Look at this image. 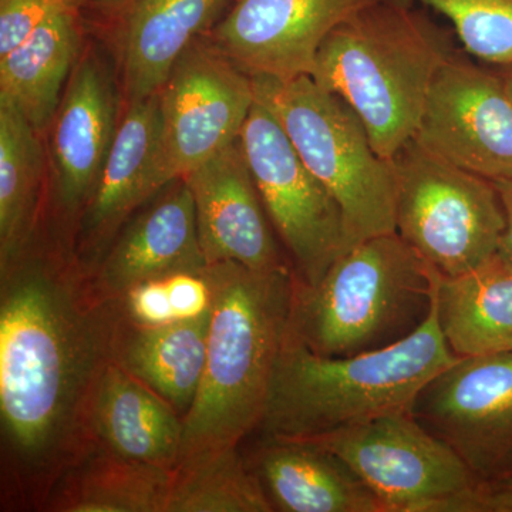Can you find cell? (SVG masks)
I'll return each instance as SVG.
<instances>
[{
  "label": "cell",
  "mask_w": 512,
  "mask_h": 512,
  "mask_svg": "<svg viewBox=\"0 0 512 512\" xmlns=\"http://www.w3.org/2000/svg\"><path fill=\"white\" fill-rule=\"evenodd\" d=\"M210 323L211 311L157 328L128 325L120 316L113 362L185 417L204 377Z\"/></svg>",
  "instance_id": "44dd1931"
},
{
  "label": "cell",
  "mask_w": 512,
  "mask_h": 512,
  "mask_svg": "<svg viewBox=\"0 0 512 512\" xmlns=\"http://www.w3.org/2000/svg\"><path fill=\"white\" fill-rule=\"evenodd\" d=\"M498 70L503 74L505 87H507L508 94H510L512 99V63L508 64V66L498 67Z\"/></svg>",
  "instance_id": "1f68e13d"
},
{
  "label": "cell",
  "mask_w": 512,
  "mask_h": 512,
  "mask_svg": "<svg viewBox=\"0 0 512 512\" xmlns=\"http://www.w3.org/2000/svg\"><path fill=\"white\" fill-rule=\"evenodd\" d=\"M439 275L397 232L365 239L318 284L296 278L289 333L323 357L387 348L429 318Z\"/></svg>",
  "instance_id": "5b68a950"
},
{
  "label": "cell",
  "mask_w": 512,
  "mask_h": 512,
  "mask_svg": "<svg viewBox=\"0 0 512 512\" xmlns=\"http://www.w3.org/2000/svg\"><path fill=\"white\" fill-rule=\"evenodd\" d=\"M437 318L458 357L512 352V265L495 254L467 274L440 275Z\"/></svg>",
  "instance_id": "cb8c5ba5"
},
{
  "label": "cell",
  "mask_w": 512,
  "mask_h": 512,
  "mask_svg": "<svg viewBox=\"0 0 512 512\" xmlns=\"http://www.w3.org/2000/svg\"><path fill=\"white\" fill-rule=\"evenodd\" d=\"M420 3L453 26L464 52L488 66L512 63V0H402Z\"/></svg>",
  "instance_id": "83f0119b"
},
{
  "label": "cell",
  "mask_w": 512,
  "mask_h": 512,
  "mask_svg": "<svg viewBox=\"0 0 512 512\" xmlns=\"http://www.w3.org/2000/svg\"><path fill=\"white\" fill-rule=\"evenodd\" d=\"M120 94L101 50L80 56L49 130L53 202L63 220L79 222L119 130Z\"/></svg>",
  "instance_id": "4fadbf2b"
},
{
  "label": "cell",
  "mask_w": 512,
  "mask_h": 512,
  "mask_svg": "<svg viewBox=\"0 0 512 512\" xmlns=\"http://www.w3.org/2000/svg\"><path fill=\"white\" fill-rule=\"evenodd\" d=\"M457 359L441 332L437 291L416 332L375 352L319 356L288 330L258 430L261 437L309 439L412 412L420 390Z\"/></svg>",
  "instance_id": "3957f363"
},
{
  "label": "cell",
  "mask_w": 512,
  "mask_h": 512,
  "mask_svg": "<svg viewBox=\"0 0 512 512\" xmlns=\"http://www.w3.org/2000/svg\"><path fill=\"white\" fill-rule=\"evenodd\" d=\"M160 96L127 101L90 201L77 222L76 262H99L131 215L165 185L158 171Z\"/></svg>",
  "instance_id": "e0dca14e"
},
{
  "label": "cell",
  "mask_w": 512,
  "mask_h": 512,
  "mask_svg": "<svg viewBox=\"0 0 512 512\" xmlns=\"http://www.w3.org/2000/svg\"><path fill=\"white\" fill-rule=\"evenodd\" d=\"M414 138L470 173L512 181V99L498 67L454 50L434 77Z\"/></svg>",
  "instance_id": "7c38bea8"
},
{
  "label": "cell",
  "mask_w": 512,
  "mask_h": 512,
  "mask_svg": "<svg viewBox=\"0 0 512 512\" xmlns=\"http://www.w3.org/2000/svg\"><path fill=\"white\" fill-rule=\"evenodd\" d=\"M0 278L3 463L20 497L43 505L93 446L90 410L113 360L120 312L77 262L32 248Z\"/></svg>",
  "instance_id": "6da1fadb"
},
{
  "label": "cell",
  "mask_w": 512,
  "mask_h": 512,
  "mask_svg": "<svg viewBox=\"0 0 512 512\" xmlns=\"http://www.w3.org/2000/svg\"><path fill=\"white\" fill-rule=\"evenodd\" d=\"M158 96V171L164 185L239 140L255 104L251 77L217 47L198 40L175 63Z\"/></svg>",
  "instance_id": "30bf717a"
},
{
  "label": "cell",
  "mask_w": 512,
  "mask_h": 512,
  "mask_svg": "<svg viewBox=\"0 0 512 512\" xmlns=\"http://www.w3.org/2000/svg\"><path fill=\"white\" fill-rule=\"evenodd\" d=\"M173 481L174 468L92 446L53 484L42 507L57 512H168Z\"/></svg>",
  "instance_id": "603a6c76"
},
{
  "label": "cell",
  "mask_w": 512,
  "mask_h": 512,
  "mask_svg": "<svg viewBox=\"0 0 512 512\" xmlns=\"http://www.w3.org/2000/svg\"><path fill=\"white\" fill-rule=\"evenodd\" d=\"M207 268L194 198L180 178L165 185L146 210L124 224L89 279L99 298L116 302L143 282L181 272L201 274Z\"/></svg>",
  "instance_id": "2e32d148"
},
{
  "label": "cell",
  "mask_w": 512,
  "mask_h": 512,
  "mask_svg": "<svg viewBox=\"0 0 512 512\" xmlns=\"http://www.w3.org/2000/svg\"><path fill=\"white\" fill-rule=\"evenodd\" d=\"M116 305L128 325L157 328L210 312L212 289L207 271L181 272L134 286Z\"/></svg>",
  "instance_id": "4316f807"
},
{
  "label": "cell",
  "mask_w": 512,
  "mask_h": 512,
  "mask_svg": "<svg viewBox=\"0 0 512 512\" xmlns=\"http://www.w3.org/2000/svg\"><path fill=\"white\" fill-rule=\"evenodd\" d=\"M239 143L269 220L291 255L296 278L318 284L346 252L342 208L303 163L271 111L256 99Z\"/></svg>",
  "instance_id": "9c48e42d"
},
{
  "label": "cell",
  "mask_w": 512,
  "mask_h": 512,
  "mask_svg": "<svg viewBox=\"0 0 512 512\" xmlns=\"http://www.w3.org/2000/svg\"><path fill=\"white\" fill-rule=\"evenodd\" d=\"M90 437L93 446L117 456L175 468L183 447L184 417L111 360L94 392Z\"/></svg>",
  "instance_id": "d6986e66"
},
{
  "label": "cell",
  "mask_w": 512,
  "mask_h": 512,
  "mask_svg": "<svg viewBox=\"0 0 512 512\" xmlns=\"http://www.w3.org/2000/svg\"><path fill=\"white\" fill-rule=\"evenodd\" d=\"M83 0H0V56L12 52L35 30Z\"/></svg>",
  "instance_id": "f1b7e54d"
},
{
  "label": "cell",
  "mask_w": 512,
  "mask_h": 512,
  "mask_svg": "<svg viewBox=\"0 0 512 512\" xmlns=\"http://www.w3.org/2000/svg\"><path fill=\"white\" fill-rule=\"evenodd\" d=\"M47 160L39 131L0 101V272L32 248Z\"/></svg>",
  "instance_id": "d4e9b609"
},
{
  "label": "cell",
  "mask_w": 512,
  "mask_h": 512,
  "mask_svg": "<svg viewBox=\"0 0 512 512\" xmlns=\"http://www.w3.org/2000/svg\"><path fill=\"white\" fill-rule=\"evenodd\" d=\"M79 10H64L0 56V101L18 110L39 133L55 119L64 84L80 59Z\"/></svg>",
  "instance_id": "7402d4cb"
},
{
  "label": "cell",
  "mask_w": 512,
  "mask_h": 512,
  "mask_svg": "<svg viewBox=\"0 0 512 512\" xmlns=\"http://www.w3.org/2000/svg\"><path fill=\"white\" fill-rule=\"evenodd\" d=\"M306 440L352 467L384 512H450L481 480L412 412L387 414L359 426Z\"/></svg>",
  "instance_id": "ba28073f"
},
{
  "label": "cell",
  "mask_w": 512,
  "mask_h": 512,
  "mask_svg": "<svg viewBox=\"0 0 512 512\" xmlns=\"http://www.w3.org/2000/svg\"><path fill=\"white\" fill-rule=\"evenodd\" d=\"M207 276L212 289L207 363L184 417L178 464L198 454L239 447L259 429L291 322L296 282L292 268L256 271L220 262L208 265Z\"/></svg>",
  "instance_id": "7a4b0ae2"
},
{
  "label": "cell",
  "mask_w": 512,
  "mask_h": 512,
  "mask_svg": "<svg viewBox=\"0 0 512 512\" xmlns=\"http://www.w3.org/2000/svg\"><path fill=\"white\" fill-rule=\"evenodd\" d=\"M453 52L412 3L380 0L330 33L311 77L355 110L379 156L392 161L416 136L434 77Z\"/></svg>",
  "instance_id": "277c9868"
},
{
  "label": "cell",
  "mask_w": 512,
  "mask_h": 512,
  "mask_svg": "<svg viewBox=\"0 0 512 512\" xmlns=\"http://www.w3.org/2000/svg\"><path fill=\"white\" fill-rule=\"evenodd\" d=\"M500 191L501 200H503L505 217H507V228H505L504 237L501 239L498 255L512 265V181L504 183H495Z\"/></svg>",
  "instance_id": "4dcf8cb0"
},
{
  "label": "cell",
  "mask_w": 512,
  "mask_h": 512,
  "mask_svg": "<svg viewBox=\"0 0 512 512\" xmlns=\"http://www.w3.org/2000/svg\"><path fill=\"white\" fill-rule=\"evenodd\" d=\"M251 79L256 101L271 111L303 163L342 208L346 251L396 232L393 163L379 156L355 110L311 76Z\"/></svg>",
  "instance_id": "8992f818"
},
{
  "label": "cell",
  "mask_w": 512,
  "mask_h": 512,
  "mask_svg": "<svg viewBox=\"0 0 512 512\" xmlns=\"http://www.w3.org/2000/svg\"><path fill=\"white\" fill-rule=\"evenodd\" d=\"M272 511L239 447L198 454L174 468L168 512Z\"/></svg>",
  "instance_id": "484cf974"
},
{
  "label": "cell",
  "mask_w": 512,
  "mask_h": 512,
  "mask_svg": "<svg viewBox=\"0 0 512 512\" xmlns=\"http://www.w3.org/2000/svg\"><path fill=\"white\" fill-rule=\"evenodd\" d=\"M510 476H512V473L510 474ZM508 477V476H507Z\"/></svg>",
  "instance_id": "836d02e7"
},
{
  "label": "cell",
  "mask_w": 512,
  "mask_h": 512,
  "mask_svg": "<svg viewBox=\"0 0 512 512\" xmlns=\"http://www.w3.org/2000/svg\"><path fill=\"white\" fill-rule=\"evenodd\" d=\"M412 414L478 480L512 473V352L458 357L417 394Z\"/></svg>",
  "instance_id": "8fae6325"
},
{
  "label": "cell",
  "mask_w": 512,
  "mask_h": 512,
  "mask_svg": "<svg viewBox=\"0 0 512 512\" xmlns=\"http://www.w3.org/2000/svg\"><path fill=\"white\" fill-rule=\"evenodd\" d=\"M392 163L396 232L424 262L453 278L498 254L507 217L493 181L431 153L416 138Z\"/></svg>",
  "instance_id": "52a82bcc"
},
{
  "label": "cell",
  "mask_w": 512,
  "mask_h": 512,
  "mask_svg": "<svg viewBox=\"0 0 512 512\" xmlns=\"http://www.w3.org/2000/svg\"><path fill=\"white\" fill-rule=\"evenodd\" d=\"M96 2L104 8H119L121 5H126L130 0H96Z\"/></svg>",
  "instance_id": "d6a6232c"
},
{
  "label": "cell",
  "mask_w": 512,
  "mask_h": 512,
  "mask_svg": "<svg viewBox=\"0 0 512 512\" xmlns=\"http://www.w3.org/2000/svg\"><path fill=\"white\" fill-rule=\"evenodd\" d=\"M380 0H237L214 46L249 77L311 76L323 42Z\"/></svg>",
  "instance_id": "5bb4252c"
},
{
  "label": "cell",
  "mask_w": 512,
  "mask_h": 512,
  "mask_svg": "<svg viewBox=\"0 0 512 512\" xmlns=\"http://www.w3.org/2000/svg\"><path fill=\"white\" fill-rule=\"evenodd\" d=\"M249 467L274 511L384 512L352 467L306 440L261 437Z\"/></svg>",
  "instance_id": "ac0fdd59"
},
{
  "label": "cell",
  "mask_w": 512,
  "mask_h": 512,
  "mask_svg": "<svg viewBox=\"0 0 512 512\" xmlns=\"http://www.w3.org/2000/svg\"><path fill=\"white\" fill-rule=\"evenodd\" d=\"M227 0H130L123 30V92L127 101L163 89L195 37Z\"/></svg>",
  "instance_id": "ffe728a7"
},
{
  "label": "cell",
  "mask_w": 512,
  "mask_h": 512,
  "mask_svg": "<svg viewBox=\"0 0 512 512\" xmlns=\"http://www.w3.org/2000/svg\"><path fill=\"white\" fill-rule=\"evenodd\" d=\"M461 512H512V476L481 481Z\"/></svg>",
  "instance_id": "f546056e"
},
{
  "label": "cell",
  "mask_w": 512,
  "mask_h": 512,
  "mask_svg": "<svg viewBox=\"0 0 512 512\" xmlns=\"http://www.w3.org/2000/svg\"><path fill=\"white\" fill-rule=\"evenodd\" d=\"M183 180L194 198L198 237L208 265L235 262L256 271L292 268L279 249L239 140Z\"/></svg>",
  "instance_id": "9a60e30c"
}]
</instances>
